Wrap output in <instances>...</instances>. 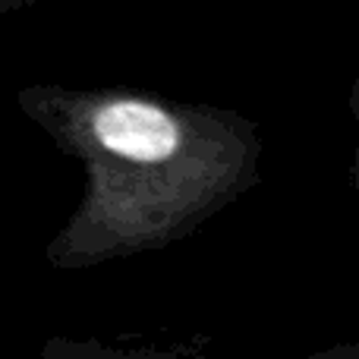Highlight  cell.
Returning <instances> with one entry per match:
<instances>
[{
    "label": "cell",
    "mask_w": 359,
    "mask_h": 359,
    "mask_svg": "<svg viewBox=\"0 0 359 359\" xmlns=\"http://www.w3.org/2000/svg\"><path fill=\"white\" fill-rule=\"evenodd\" d=\"M95 136L107 151L139 164L168 161L180 145L177 123L155 104L145 101H111L92 120Z\"/></svg>",
    "instance_id": "obj_1"
}]
</instances>
